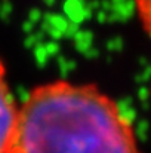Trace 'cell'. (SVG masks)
Masks as SVG:
<instances>
[{
	"label": "cell",
	"instance_id": "cell-1",
	"mask_svg": "<svg viewBox=\"0 0 151 153\" xmlns=\"http://www.w3.org/2000/svg\"><path fill=\"white\" fill-rule=\"evenodd\" d=\"M4 153H142L133 123L95 85L53 80L18 107Z\"/></svg>",
	"mask_w": 151,
	"mask_h": 153
},
{
	"label": "cell",
	"instance_id": "cell-2",
	"mask_svg": "<svg viewBox=\"0 0 151 153\" xmlns=\"http://www.w3.org/2000/svg\"><path fill=\"white\" fill-rule=\"evenodd\" d=\"M18 105L15 104L9 82H7V70L0 58V153H4L13 123L16 119Z\"/></svg>",
	"mask_w": 151,
	"mask_h": 153
},
{
	"label": "cell",
	"instance_id": "cell-3",
	"mask_svg": "<svg viewBox=\"0 0 151 153\" xmlns=\"http://www.w3.org/2000/svg\"><path fill=\"white\" fill-rule=\"evenodd\" d=\"M135 10L145 34L151 39V0H135Z\"/></svg>",
	"mask_w": 151,
	"mask_h": 153
}]
</instances>
